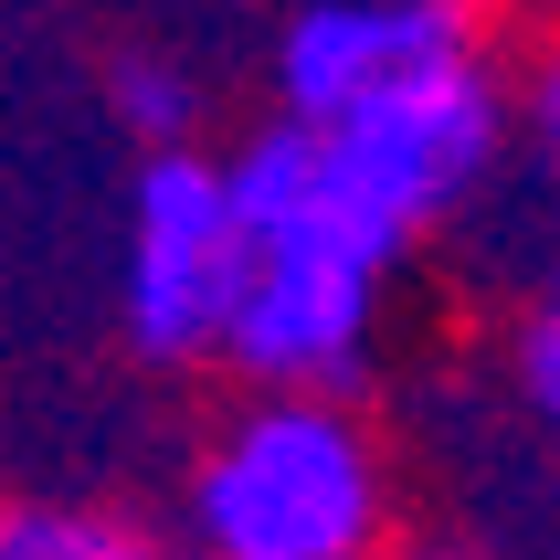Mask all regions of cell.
Here are the masks:
<instances>
[{
  "mask_svg": "<svg viewBox=\"0 0 560 560\" xmlns=\"http://www.w3.org/2000/svg\"><path fill=\"white\" fill-rule=\"evenodd\" d=\"M222 159V201L244 233V285L222 317V371L254 402H349V381L371 371L381 339V285L392 265L339 233L317 190V138L307 127H244Z\"/></svg>",
  "mask_w": 560,
  "mask_h": 560,
  "instance_id": "1",
  "label": "cell"
},
{
  "mask_svg": "<svg viewBox=\"0 0 560 560\" xmlns=\"http://www.w3.org/2000/svg\"><path fill=\"white\" fill-rule=\"evenodd\" d=\"M190 560H392V455L360 402H233L180 476Z\"/></svg>",
  "mask_w": 560,
  "mask_h": 560,
  "instance_id": "2",
  "label": "cell"
},
{
  "mask_svg": "<svg viewBox=\"0 0 560 560\" xmlns=\"http://www.w3.org/2000/svg\"><path fill=\"white\" fill-rule=\"evenodd\" d=\"M508 138H518L508 127V74H498V54H476V63H444V74L371 95L339 127H317V190L371 265H412L498 180Z\"/></svg>",
  "mask_w": 560,
  "mask_h": 560,
  "instance_id": "3",
  "label": "cell"
},
{
  "mask_svg": "<svg viewBox=\"0 0 560 560\" xmlns=\"http://www.w3.org/2000/svg\"><path fill=\"white\" fill-rule=\"evenodd\" d=\"M233 285H244V233H233V201H222V159L212 149L138 159V180H127V244H117L127 349L159 360V371L222 360Z\"/></svg>",
  "mask_w": 560,
  "mask_h": 560,
  "instance_id": "4",
  "label": "cell"
},
{
  "mask_svg": "<svg viewBox=\"0 0 560 560\" xmlns=\"http://www.w3.org/2000/svg\"><path fill=\"white\" fill-rule=\"evenodd\" d=\"M476 54H498V22L476 0H307L265 43V85H276V127L317 138V127L360 117L371 95Z\"/></svg>",
  "mask_w": 560,
  "mask_h": 560,
  "instance_id": "5",
  "label": "cell"
},
{
  "mask_svg": "<svg viewBox=\"0 0 560 560\" xmlns=\"http://www.w3.org/2000/svg\"><path fill=\"white\" fill-rule=\"evenodd\" d=\"M0 560H190L170 529L127 518L106 498H43V487H0Z\"/></svg>",
  "mask_w": 560,
  "mask_h": 560,
  "instance_id": "6",
  "label": "cell"
},
{
  "mask_svg": "<svg viewBox=\"0 0 560 560\" xmlns=\"http://www.w3.org/2000/svg\"><path fill=\"white\" fill-rule=\"evenodd\" d=\"M106 117L138 138V159L201 149V74L180 54H149V43H117L106 54Z\"/></svg>",
  "mask_w": 560,
  "mask_h": 560,
  "instance_id": "7",
  "label": "cell"
},
{
  "mask_svg": "<svg viewBox=\"0 0 560 560\" xmlns=\"http://www.w3.org/2000/svg\"><path fill=\"white\" fill-rule=\"evenodd\" d=\"M508 392H518V412L560 444V276L508 317Z\"/></svg>",
  "mask_w": 560,
  "mask_h": 560,
  "instance_id": "8",
  "label": "cell"
},
{
  "mask_svg": "<svg viewBox=\"0 0 560 560\" xmlns=\"http://www.w3.org/2000/svg\"><path fill=\"white\" fill-rule=\"evenodd\" d=\"M508 127H518V149L560 180V22L539 32L529 63H518V85H508Z\"/></svg>",
  "mask_w": 560,
  "mask_h": 560,
  "instance_id": "9",
  "label": "cell"
},
{
  "mask_svg": "<svg viewBox=\"0 0 560 560\" xmlns=\"http://www.w3.org/2000/svg\"><path fill=\"white\" fill-rule=\"evenodd\" d=\"M392 560H498L487 539H455V529H434V539H392Z\"/></svg>",
  "mask_w": 560,
  "mask_h": 560,
  "instance_id": "10",
  "label": "cell"
}]
</instances>
